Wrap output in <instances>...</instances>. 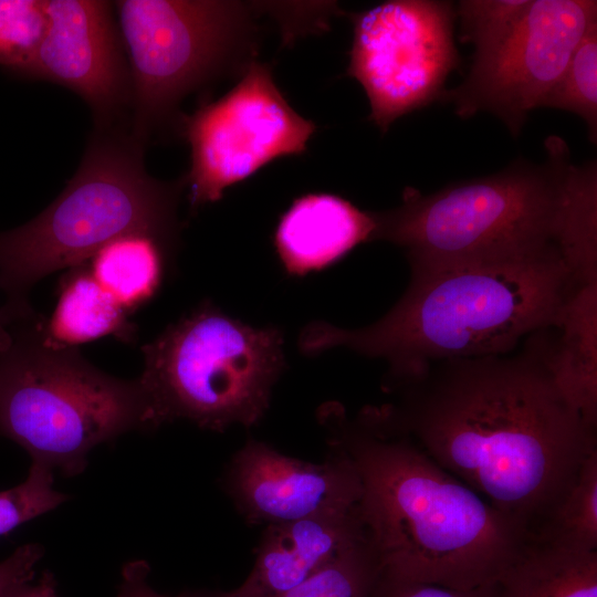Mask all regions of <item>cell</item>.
I'll return each mask as SVG.
<instances>
[{"mask_svg": "<svg viewBox=\"0 0 597 597\" xmlns=\"http://www.w3.org/2000/svg\"><path fill=\"white\" fill-rule=\"evenodd\" d=\"M597 21L593 0H531L513 30L489 53L472 57L467 77L446 90L461 118L488 112L517 137L528 114L543 104L563 75L588 27Z\"/></svg>", "mask_w": 597, "mask_h": 597, "instance_id": "cell-11", "label": "cell"}, {"mask_svg": "<svg viewBox=\"0 0 597 597\" xmlns=\"http://www.w3.org/2000/svg\"><path fill=\"white\" fill-rule=\"evenodd\" d=\"M129 316L83 262L62 274L55 307L49 318L38 315L36 325L49 346L77 348L107 336L135 342L137 328Z\"/></svg>", "mask_w": 597, "mask_h": 597, "instance_id": "cell-17", "label": "cell"}, {"mask_svg": "<svg viewBox=\"0 0 597 597\" xmlns=\"http://www.w3.org/2000/svg\"><path fill=\"white\" fill-rule=\"evenodd\" d=\"M150 567L146 561L128 562L122 568L117 597H213L210 591H185L177 596L157 593L148 583Z\"/></svg>", "mask_w": 597, "mask_h": 597, "instance_id": "cell-28", "label": "cell"}, {"mask_svg": "<svg viewBox=\"0 0 597 597\" xmlns=\"http://www.w3.org/2000/svg\"><path fill=\"white\" fill-rule=\"evenodd\" d=\"M145 144L130 132L97 128L81 164L57 198L39 216L0 232V310L9 322L32 311L28 293L44 276L88 260L108 241L132 231L180 233L177 207L184 179L151 177Z\"/></svg>", "mask_w": 597, "mask_h": 597, "instance_id": "cell-5", "label": "cell"}, {"mask_svg": "<svg viewBox=\"0 0 597 597\" xmlns=\"http://www.w3.org/2000/svg\"><path fill=\"white\" fill-rule=\"evenodd\" d=\"M3 597H59L52 573L45 570L36 580L23 582L11 588Z\"/></svg>", "mask_w": 597, "mask_h": 597, "instance_id": "cell-29", "label": "cell"}, {"mask_svg": "<svg viewBox=\"0 0 597 597\" xmlns=\"http://www.w3.org/2000/svg\"><path fill=\"white\" fill-rule=\"evenodd\" d=\"M371 597H496L495 583L457 589L387 575L379 570Z\"/></svg>", "mask_w": 597, "mask_h": 597, "instance_id": "cell-26", "label": "cell"}, {"mask_svg": "<svg viewBox=\"0 0 597 597\" xmlns=\"http://www.w3.org/2000/svg\"><path fill=\"white\" fill-rule=\"evenodd\" d=\"M43 556V547L36 543L19 546L0 562V597L14 586L34 578L35 566Z\"/></svg>", "mask_w": 597, "mask_h": 597, "instance_id": "cell-27", "label": "cell"}, {"mask_svg": "<svg viewBox=\"0 0 597 597\" xmlns=\"http://www.w3.org/2000/svg\"><path fill=\"white\" fill-rule=\"evenodd\" d=\"M332 446V458L312 463L248 441L229 465L228 492L248 521L266 526L356 509L362 496L358 472L350 458Z\"/></svg>", "mask_w": 597, "mask_h": 597, "instance_id": "cell-13", "label": "cell"}, {"mask_svg": "<svg viewBox=\"0 0 597 597\" xmlns=\"http://www.w3.org/2000/svg\"><path fill=\"white\" fill-rule=\"evenodd\" d=\"M530 0H462L455 15L460 19L461 41L474 46L473 57L499 45L526 12Z\"/></svg>", "mask_w": 597, "mask_h": 597, "instance_id": "cell-24", "label": "cell"}, {"mask_svg": "<svg viewBox=\"0 0 597 597\" xmlns=\"http://www.w3.org/2000/svg\"><path fill=\"white\" fill-rule=\"evenodd\" d=\"M11 342V334L7 329V325L4 324L2 314L0 312V353L7 350L10 347Z\"/></svg>", "mask_w": 597, "mask_h": 597, "instance_id": "cell-30", "label": "cell"}, {"mask_svg": "<svg viewBox=\"0 0 597 597\" xmlns=\"http://www.w3.org/2000/svg\"><path fill=\"white\" fill-rule=\"evenodd\" d=\"M576 286L557 249L411 271L405 294L380 320L356 329L310 323L298 347L306 355L346 347L383 358L389 385L402 386L437 360L504 355L551 326Z\"/></svg>", "mask_w": 597, "mask_h": 597, "instance_id": "cell-3", "label": "cell"}, {"mask_svg": "<svg viewBox=\"0 0 597 597\" xmlns=\"http://www.w3.org/2000/svg\"><path fill=\"white\" fill-rule=\"evenodd\" d=\"M283 343L279 328L250 326L205 301L142 346L138 378L157 427L177 419L213 431L255 426L285 368Z\"/></svg>", "mask_w": 597, "mask_h": 597, "instance_id": "cell-7", "label": "cell"}, {"mask_svg": "<svg viewBox=\"0 0 597 597\" xmlns=\"http://www.w3.org/2000/svg\"><path fill=\"white\" fill-rule=\"evenodd\" d=\"M368 541L359 505L266 526L245 580L218 597H277L344 552Z\"/></svg>", "mask_w": 597, "mask_h": 597, "instance_id": "cell-14", "label": "cell"}, {"mask_svg": "<svg viewBox=\"0 0 597 597\" xmlns=\"http://www.w3.org/2000/svg\"><path fill=\"white\" fill-rule=\"evenodd\" d=\"M559 547L597 551V449L533 538Z\"/></svg>", "mask_w": 597, "mask_h": 597, "instance_id": "cell-20", "label": "cell"}, {"mask_svg": "<svg viewBox=\"0 0 597 597\" xmlns=\"http://www.w3.org/2000/svg\"><path fill=\"white\" fill-rule=\"evenodd\" d=\"M374 211L327 192L297 197L282 213L273 243L291 276H304L338 262L360 243L371 242Z\"/></svg>", "mask_w": 597, "mask_h": 597, "instance_id": "cell-15", "label": "cell"}, {"mask_svg": "<svg viewBox=\"0 0 597 597\" xmlns=\"http://www.w3.org/2000/svg\"><path fill=\"white\" fill-rule=\"evenodd\" d=\"M353 41L346 74L364 88L381 133L399 117L441 101L461 59L449 1L389 0L349 12Z\"/></svg>", "mask_w": 597, "mask_h": 597, "instance_id": "cell-10", "label": "cell"}, {"mask_svg": "<svg viewBox=\"0 0 597 597\" xmlns=\"http://www.w3.org/2000/svg\"><path fill=\"white\" fill-rule=\"evenodd\" d=\"M315 130L279 90L271 66L252 61L227 94L181 117L179 135L190 147L182 179L191 209L221 200L227 188L277 158L304 154Z\"/></svg>", "mask_w": 597, "mask_h": 597, "instance_id": "cell-9", "label": "cell"}, {"mask_svg": "<svg viewBox=\"0 0 597 597\" xmlns=\"http://www.w3.org/2000/svg\"><path fill=\"white\" fill-rule=\"evenodd\" d=\"M495 586L496 597H597V551L531 541Z\"/></svg>", "mask_w": 597, "mask_h": 597, "instance_id": "cell-19", "label": "cell"}, {"mask_svg": "<svg viewBox=\"0 0 597 597\" xmlns=\"http://www.w3.org/2000/svg\"><path fill=\"white\" fill-rule=\"evenodd\" d=\"M46 23L44 0H0V65L17 74L39 48Z\"/></svg>", "mask_w": 597, "mask_h": 597, "instance_id": "cell-23", "label": "cell"}, {"mask_svg": "<svg viewBox=\"0 0 597 597\" xmlns=\"http://www.w3.org/2000/svg\"><path fill=\"white\" fill-rule=\"evenodd\" d=\"M265 8L242 1H115L130 73V134L146 145L157 130L179 133L185 96L223 76H240L258 54L256 19Z\"/></svg>", "mask_w": 597, "mask_h": 597, "instance_id": "cell-8", "label": "cell"}, {"mask_svg": "<svg viewBox=\"0 0 597 597\" xmlns=\"http://www.w3.org/2000/svg\"><path fill=\"white\" fill-rule=\"evenodd\" d=\"M534 333L555 385L591 428L597 426V282L576 286L551 325Z\"/></svg>", "mask_w": 597, "mask_h": 597, "instance_id": "cell-16", "label": "cell"}, {"mask_svg": "<svg viewBox=\"0 0 597 597\" xmlns=\"http://www.w3.org/2000/svg\"><path fill=\"white\" fill-rule=\"evenodd\" d=\"M400 387L388 418L531 541L597 449L535 342L515 357L444 360Z\"/></svg>", "mask_w": 597, "mask_h": 597, "instance_id": "cell-1", "label": "cell"}, {"mask_svg": "<svg viewBox=\"0 0 597 597\" xmlns=\"http://www.w3.org/2000/svg\"><path fill=\"white\" fill-rule=\"evenodd\" d=\"M36 316L10 323L11 345L0 353L1 436L23 448L31 462L75 476L98 444L158 428L139 378L111 376L77 348L49 346Z\"/></svg>", "mask_w": 597, "mask_h": 597, "instance_id": "cell-6", "label": "cell"}, {"mask_svg": "<svg viewBox=\"0 0 597 597\" xmlns=\"http://www.w3.org/2000/svg\"><path fill=\"white\" fill-rule=\"evenodd\" d=\"M53 484L54 471L31 462L23 482L0 491V536L63 504L67 495Z\"/></svg>", "mask_w": 597, "mask_h": 597, "instance_id": "cell-25", "label": "cell"}, {"mask_svg": "<svg viewBox=\"0 0 597 597\" xmlns=\"http://www.w3.org/2000/svg\"><path fill=\"white\" fill-rule=\"evenodd\" d=\"M543 107L579 116L593 143L597 138V21L593 22L575 48L557 84Z\"/></svg>", "mask_w": 597, "mask_h": 597, "instance_id": "cell-21", "label": "cell"}, {"mask_svg": "<svg viewBox=\"0 0 597 597\" xmlns=\"http://www.w3.org/2000/svg\"><path fill=\"white\" fill-rule=\"evenodd\" d=\"M378 573L376 554L369 541H366L277 597H371ZM214 597H218V593H214Z\"/></svg>", "mask_w": 597, "mask_h": 597, "instance_id": "cell-22", "label": "cell"}, {"mask_svg": "<svg viewBox=\"0 0 597 597\" xmlns=\"http://www.w3.org/2000/svg\"><path fill=\"white\" fill-rule=\"evenodd\" d=\"M545 149L542 164L519 158L428 195L406 188L398 207L374 211L373 241L402 248L411 271L559 251L569 203L596 161L573 164L558 136Z\"/></svg>", "mask_w": 597, "mask_h": 597, "instance_id": "cell-4", "label": "cell"}, {"mask_svg": "<svg viewBox=\"0 0 597 597\" xmlns=\"http://www.w3.org/2000/svg\"><path fill=\"white\" fill-rule=\"evenodd\" d=\"M179 234L132 231L85 261L93 277L130 315L150 302L171 270Z\"/></svg>", "mask_w": 597, "mask_h": 597, "instance_id": "cell-18", "label": "cell"}, {"mask_svg": "<svg viewBox=\"0 0 597 597\" xmlns=\"http://www.w3.org/2000/svg\"><path fill=\"white\" fill-rule=\"evenodd\" d=\"M42 41L17 75L71 90L90 106L95 127L114 125L129 106L128 61L114 3L102 0H44Z\"/></svg>", "mask_w": 597, "mask_h": 597, "instance_id": "cell-12", "label": "cell"}, {"mask_svg": "<svg viewBox=\"0 0 597 597\" xmlns=\"http://www.w3.org/2000/svg\"><path fill=\"white\" fill-rule=\"evenodd\" d=\"M331 443L353 461L359 512L379 570L471 589L495 583L531 542L512 519L440 467L386 415L366 407L348 420L322 411Z\"/></svg>", "mask_w": 597, "mask_h": 597, "instance_id": "cell-2", "label": "cell"}]
</instances>
